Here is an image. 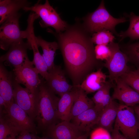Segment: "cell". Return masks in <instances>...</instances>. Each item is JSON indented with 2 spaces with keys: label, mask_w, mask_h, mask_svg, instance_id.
<instances>
[{
  "label": "cell",
  "mask_w": 139,
  "mask_h": 139,
  "mask_svg": "<svg viewBox=\"0 0 139 139\" xmlns=\"http://www.w3.org/2000/svg\"><path fill=\"white\" fill-rule=\"evenodd\" d=\"M35 20L32 18L27 20V26L25 30L26 39L30 44L33 54V63L39 74L46 81L48 78L49 73L47 65L44 57L38 49L34 31V23Z\"/></svg>",
  "instance_id": "8fae6325"
},
{
  "label": "cell",
  "mask_w": 139,
  "mask_h": 139,
  "mask_svg": "<svg viewBox=\"0 0 139 139\" xmlns=\"http://www.w3.org/2000/svg\"><path fill=\"white\" fill-rule=\"evenodd\" d=\"M90 132H88L83 135L77 139H87L89 135Z\"/></svg>",
  "instance_id": "e575fe53"
},
{
  "label": "cell",
  "mask_w": 139,
  "mask_h": 139,
  "mask_svg": "<svg viewBox=\"0 0 139 139\" xmlns=\"http://www.w3.org/2000/svg\"><path fill=\"white\" fill-rule=\"evenodd\" d=\"M94 106L92 99L87 94L79 87H76V94L70 113L68 121L75 117Z\"/></svg>",
  "instance_id": "d6986e66"
},
{
  "label": "cell",
  "mask_w": 139,
  "mask_h": 139,
  "mask_svg": "<svg viewBox=\"0 0 139 139\" xmlns=\"http://www.w3.org/2000/svg\"><path fill=\"white\" fill-rule=\"evenodd\" d=\"M88 132L70 121H64L52 126L44 134L55 139H77Z\"/></svg>",
  "instance_id": "7c38bea8"
},
{
  "label": "cell",
  "mask_w": 139,
  "mask_h": 139,
  "mask_svg": "<svg viewBox=\"0 0 139 139\" xmlns=\"http://www.w3.org/2000/svg\"><path fill=\"white\" fill-rule=\"evenodd\" d=\"M107 76L103 73L102 68L89 74L77 87L83 90L87 94L97 92L106 82Z\"/></svg>",
  "instance_id": "ac0fdd59"
},
{
  "label": "cell",
  "mask_w": 139,
  "mask_h": 139,
  "mask_svg": "<svg viewBox=\"0 0 139 139\" xmlns=\"http://www.w3.org/2000/svg\"><path fill=\"white\" fill-rule=\"evenodd\" d=\"M48 72L49 75L46 83L56 94L60 97L70 91L73 88L74 86L67 82L64 72L60 66L55 65Z\"/></svg>",
  "instance_id": "4fadbf2b"
},
{
  "label": "cell",
  "mask_w": 139,
  "mask_h": 139,
  "mask_svg": "<svg viewBox=\"0 0 139 139\" xmlns=\"http://www.w3.org/2000/svg\"><path fill=\"white\" fill-rule=\"evenodd\" d=\"M139 94V67L130 69L120 77Z\"/></svg>",
  "instance_id": "83f0119b"
},
{
  "label": "cell",
  "mask_w": 139,
  "mask_h": 139,
  "mask_svg": "<svg viewBox=\"0 0 139 139\" xmlns=\"http://www.w3.org/2000/svg\"><path fill=\"white\" fill-rule=\"evenodd\" d=\"M114 81L115 84L112 99L118 100L127 106L133 107L139 104V94L120 77Z\"/></svg>",
  "instance_id": "5bb4252c"
},
{
  "label": "cell",
  "mask_w": 139,
  "mask_h": 139,
  "mask_svg": "<svg viewBox=\"0 0 139 139\" xmlns=\"http://www.w3.org/2000/svg\"><path fill=\"white\" fill-rule=\"evenodd\" d=\"M38 139H55L54 138L49 137L48 136H43L42 137H40L38 136Z\"/></svg>",
  "instance_id": "d590c367"
},
{
  "label": "cell",
  "mask_w": 139,
  "mask_h": 139,
  "mask_svg": "<svg viewBox=\"0 0 139 139\" xmlns=\"http://www.w3.org/2000/svg\"><path fill=\"white\" fill-rule=\"evenodd\" d=\"M108 45L111 53L110 57L105 61L104 66L108 70L109 80L113 83L130 69L127 65L129 61L127 55L120 49L118 43L113 42Z\"/></svg>",
  "instance_id": "52a82bcc"
},
{
  "label": "cell",
  "mask_w": 139,
  "mask_h": 139,
  "mask_svg": "<svg viewBox=\"0 0 139 139\" xmlns=\"http://www.w3.org/2000/svg\"><path fill=\"white\" fill-rule=\"evenodd\" d=\"M29 49H32L27 41L25 42L22 40L15 43L11 46L6 53L0 57V63H4L5 66L13 67L14 68L33 65L27 55V50Z\"/></svg>",
  "instance_id": "ba28073f"
},
{
  "label": "cell",
  "mask_w": 139,
  "mask_h": 139,
  "mask_svg": "<svg viewBox=\"0 0 139 139\" xmlns=\"http://www.w3.org/2000/svg\"><path fill=\"white\" fill-rule=\"evenodd\" d=\"M15 78L13 73L8 71L4 64H0V96L7 105L14 102L13 85Z\"/></svg>",
  "instance_id": "e0dca14e"
},
{
  "label": "cell",
  "mask_w": 139,
  "mask_h": 139,
  "mask_svg": "<svg viewBox=\"0 0 139 139\" xmlns=\"http://www.w3.org/2000/svg\"><path fill=\"white\" fill-rule=\"evenodd\" d=\"M21 133L4 113L0 112V139L10 136L16 137Z\"/></svg>",
  "instance_id": "484cf974"
},
{
  "label": "cell",
  "mask_w": 139,
  "mask_h": 139,
  "mask_svg": "<svg viewBox=\"0 0 139 139\" xmlns=\"http://www.w3.org/2000/svg\"><path fill=\"white\" fill-rule=\"evenodd\" d=\"M36 134L27 132L20 133L16 137V139H38Z\"/></svg>",
  "instance_id": "1f68e13d"
},
{
  "label": "cell",
  "mask_w": 139,
  "mask_h": 139,
  "mask_svg": "<svg viewBox=\"0 0 139 139\" xmlns=\"http://www.w3.org/2000/svg\"><path fill=\"white\" fill-rule=\"evenodd\" d=\"M76 87H74L70 92L60 97L58 105L57 115L59 120L62 121L68 119L76 94Z\"/></svg>",
  "instance_id": "7402d4cb"
},
{
  "label": "cell",
  "mask_w": 139,
  "mask_h": 139,
  "mask_svg": "<svg viewBox=\"0 0 139 139\" xmlns=\"http://www.w3.org/2000/svg\"><path fill=\"white\" fill-rule=\"evenodd\" d=\"M31 4L26 0H0V24L20 9L29 6Z\"/></svg>",
  "instance_id": "44dd1931"
},
{
  "label": "cell",
  "mask_w": 139,
  "mask_h": 139,
  "mask_svg": "<svg viewBox=\"0 0 139 139\" xmlns=\"http://www.w3.org/2000/svg\"><path fill=\"white\" fill-rule=\"evenodd\" d=\"M114 125L126 139H139L138 119L132 107L119 104Z\"/></svg>",
  "instance_id": "8992f818"
},
{
  "label": "cell",
  "mask_w": 139,
  "mask_h": 139,
  "mask_svg": "<svg viewBox=\"0 0 139 139\" xmlns=\"http://www.w3.org/2000/svg\"><path fill=\"white\" fill-rule=\"evenodd\" d=\"M90 139H111V136L110 132L108 130L99 126L92 132Z\"/></svg>",
  "instance_id": "4dcf8cb0"
},
{
  "label": "cell",
  "mask_w": 139,
  "mask_h": 139,
  "mask_svg": "<svg viewBox=\"0 0 139 139\" xmlns=\"http://www.w3.org/2000/svg\"><path fill=\"white\" fill-rule=\"evenodd\" d=\"M36 41L38 47L42 50V55L47 65L48 71L55 65L54 61L56 50L59 48L58 43L56 41L48 42L41 37H36Z\"/></svg>",
  "instance_id": "603a6c76"
},
{
  "label": "cell",
  "mask_w": 139,
  "mask_h": 139,
  "mask_svg": "<svg viewBox=\"0 0 139 139\" xmlns=\"http://www.w3.org/2000/svg\"><path fill=\"white\" fill-rule=\"evenodd\" d=\"M13 88L14 102L24 110L34 121V101L30 93L27 88L22 87L15 80Z\"/></svg>",
  "instance_id": "9a60e30c"
},
{
  "label": "cell",
  "mask_w": 139,
  "mask_h": 139,
  "mask_svg": "<svg viewBox=\"0 0 139 139\" xmlns=\"http://www.w3.org/2000/svg\"><path fill=\"white\" fill-rule=\"evenodd\" d=\"M114 86L113 83L106 81L103 85L97 91L91 98L94 107L102 111L112 100L110 95L111 89Z\"/></svg>",
  "instance_id": "cb8c5ba5"
},
{
  "label": "cell",
  "mask_w": 139,
  "mask_h": 139,
  "mask_svg": "<svg viewBox=\"0 0 139 139\" xmlns=\"http://www.w3.org/2000/svg\"><path fill=\"white\" fill-rule=\"evenodd\" d=\"M132 107L137 118L139 119V104L136 105Z\"/></svg>",
  "instance_id": "836d02e7"
},
{
  "label": "cell",
  "mask_w": 139,
  "mask_h": 139,
  "mask_svg": "<svg viewBox=\"0 0 139 139\" xmlns=\"http://www.w3.org/2000/svg\"><path fill=\"white\" fill-rule=\"evenodd\" d=\"M5 139H16V137L10 136Z\"/></svg>",
  "instance_id": "8d00e7d4"
},
{
  "label": "cell",
  "mask_w": 139,
  "mask_h": 139,
  "mask_svg": "<svg viewBox=\"0 0 139 139\" xmlns=\"http://www.w3.org/2000/svg\"><path fill=\"white\" fill-rule=\"evenodd\" d=\"M48 31L58 41L65 68L74 87L79 86L95 69L102 68L104 64L97 59L94 47L88 33L77 26L67 28L63 32Z\"/></svg>",
  "instance_id": "6da1fadb"
},
{
  "label": "cell",
  "mask_w": 139,
  "mask_h": 139,
  "mask_svg": "<svg viewBox=\"0 0 139 139\" xmlns=\"http://www.w3.org/2000/svg\"><path fill=\"white\" fill-rule=\"evenodd\" d=\"M96 59L100 60H107L111 55V51L108 45H97L94 47Z\"/></svg>",
  "instance_id": "f546056e"
},
{
  "label": "cell",
  "mask_w": 139,
  "mask_h": 139,
  "mask_svg": "<svg viewBox=\"0 0 139 139\" xmlns=\"http://www.w3.org/2000/svg\"><path fill=\"white\" fill-rule=\"evenodd\" d=\"M21 132L37 134L36 124L26 112L14 102L8 104L6 108L0 110Z\"/></svg>",
  "instance_id": "9c48e42d"
},
{
  "label": "cell",
  "mask_w": 139,
  "mask_h": 139,
  "mask_svg": "<svg viewBox=\"0 0 139 139\" xmlns=\"http://www.w3.org/2000/svg\"><path fill=\"white\" fill-rule=\"evenodd\" d=\"M119 104L115 100H112L110 103L102 110L99 117L98 125L110 133L112 131L117 116Z\"/></svg>",
  "instance_id": "ffe728a7"
},
{
  "label": "cell",
  "mask_w": 139,
  "mask_h": 139,
  "mask_svg": "<svg viewBox=\"0 0 139 139\" xmlns=\"http://www.w3.org/2000/svg\"><path fill=\"white\" fill-rule=\"evenodd\" d=\"M119 45L120 49L127 56L129 61L139 67V41H132Z\"/></svg>",
  "instance_id": "4316f807"
},
{
  "label": "cell",
  "mask_w": 139,
  "mask_h": 139,
  "mask_svg": "<svg viewBox=\"0 0 139 139\" xmlns=\"http://www.w3.org/2000/svg\"><path fill=\"white\" fill-rule=\"evenodd\" d=\"M59 98L47 84L42 77L34 99L35 117L38 132L45 133L57 124L59 120L57 115Z\"/></svg>",
  "instance_id": "7a4b0ae2"
},
{
  "label": "cell",
  "mask_w": 139,
  "mask_h": 139,
  "mask_svg": "<svg viewBox=\"0 0 139 139\" xmlns=\"http://www.w3.org/2000/svg\"><path fill=\"white\" fill-rule=\"evenodd\" d=\"M128 21L125 16L118 18L112 16L106 9L104 1H102L98 8L89 14L84 20V29L89 34L102 30H109L118 37L115 28L117 24Z\"/></svg>",
  "instance_id": "3957f363"
},
{
  "label": "cell",
  "mask_w": 139,
  "mask_h": 139,
  "mask_svg": "<svg viewBox=\"0 0 139 139\" xmlns=\"http://www.w3.org/2000/svg\"><path fill=\"white\" fill-rule=\"evenodd\" d=\"M102 111L94 106L75 117L70 121L84 131L90 132L92 127L98 125Z\"/></svg>",
  "instance_id": "2e32d148"
},
{
  "label": "cell",
  "mask_w": 139,
  "mask_h": 139,
  "mask_svg": "<svg viewBox=\"0 0 139 139\" xmlns=\"http://www.w3.org/2000/svg\"><path fill=\"white\" fill-rule=\"evenodd\" d=\"M33 65L14 68L13 73L15 81L25 86L34 101L42 77H39V74Z\"/></svg>",
  "instance_id": "30bf717a"
},
{
  "label": "cell",
  "mask_w": 139,
  "mask_h": 139,
  "mask_svg": "<svg viewBox=\"0 0 139 139\" xmlns=\"http://www.w3.org/2000/svg\"><path fill=\"white\" fill-rule=\"evenodd\" d=\"M40 3L39 1L33 6L25 7L23 9L26 11H33L40 17L41 20L39 23L42 27H51L57 33L66 30L68 27L66 23L62 19L49 1L46 0L44 4Z\"/></svg>",
  "instance_id": "277c9868"
},
{
  "label": "cell",
  "mask_w": 139,
  "mask_h": 139,
  "mask_svg": "<svg viewBox=\"0 0 139 139\" xmlns=\"http://www.w3.org/2000/svg\"><path fill=\"white\" fill-rule=\"evenodd\" d=\"M91 40L93 44L97 45H108L114 42L115 36L110 31L107 30H102L92 34Z\"/></svg>",
  "instance_id": "f1b7e54d"
},
{
  "label": "cell",
  "mask_w": 139,
  "mask_h": 139,
  "mask_svg": "<svg viewBox=\"0 0 139 139\" xmlns=\"http://www.w3.org/2000/svg\"><path fill=\"white\" fill-rule=\"evenodd\" d=\"M21 16L18 12L9 17L0 28V47L7 50L12 45L26 38L25 30H20L19 20Z\"/></svg>",
  "instance_id": "5b68a950"
},
{
  "label": "cell",
  "mask_w": 139,
  "mask_h": 139,
  "mask_svg": "<svg viewBox=\"0 0 139 139\" xmlns=\"http://www.w3.org/2000/svg\"><path fill=\"white\" fill-rule=\"evenodd\" d=\"M111 135V139H126L120 132L117 127L114 125Z\"/></svg>",
  "instance_id": "d6a6232c"
},
{
  "label": "cell",
  "mask_w": 139,
  "mask_h": 139,
  "mask_svg": "<svg viewBox=\"0 0 139 139\" xmlns=\"http://www.w3.org/2000/svg\"><path fill=\"white\" fill-rule=\"evenodd\" d=\"M138 119V129L139 133V119L137 118Z\"/></svg>",
  "instance_id": "74e56055"
},
{
  "label": "cell",
  "mask_w": 139,
  "mask_h": 139,
  "mask_svg": "<svg viewBox=\"0 0 139 139\" xmlns=\"http://www.w3.org/2000/svg\"><path fill=\"white\" fill-rule=\"evenodd\" d=\"M126 16L129 18V25L126 30L122 31L118 33L119 41H121L127 37H129L131 41L139 39V16L135 15L132 12Z\"/></svg>",
  "instance_id": "d4e9b609"
}]
</instances>
